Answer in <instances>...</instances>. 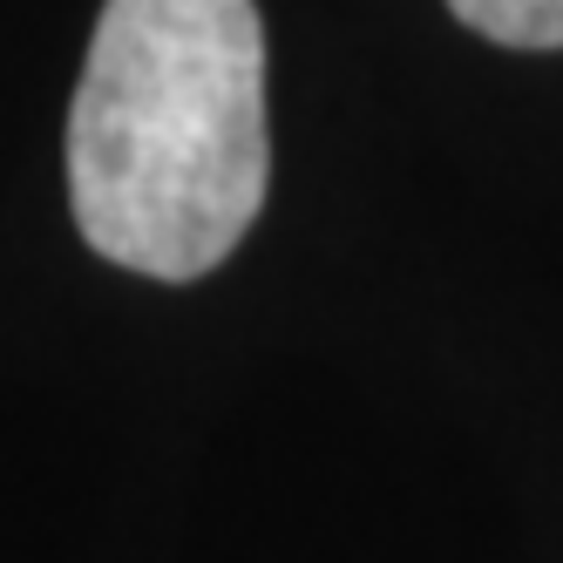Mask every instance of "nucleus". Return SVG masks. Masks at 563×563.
<instances>
[{
    "label": "nucleus",
    "mask_w": 563,
    "mask_h": 563,
    "mask_svg": "<svg viewBox=\"0 0 563 563\" xmlns=\"http://www.w3.org/2000/svg\"><path fill=\"white\" fill-rule=\"evenodd\" d=\"M272 177L265 27L252 0H102L68 109L82 238L143 278H205Z\"/></svg>",
    "instance_id": "f257e3e1"
},
{
    "label": "nucleus",
    "mask_w": 563,
    "mask_h": 563,
    "mask_svg": "<svg viewBox=\"0 0 563 563\" xmlns=\"http://www.w3.org/2000/svg\"><path fill=\"white\" fill-rule=\"evenodd\" d=\"M449 8L503 48H563V0H449Z\"/></svg>",
    "instance_id": "f03ea898"
}]
</instances>
